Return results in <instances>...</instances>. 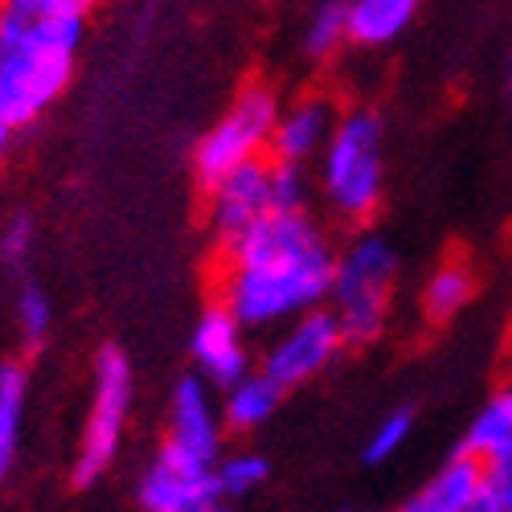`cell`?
Masks as SVG:
<instances>
[{
	"mask_svg": "<svg viewBox=\"0 0 512 512\" xmlns=\"http://www.w3.org/2000/svg\"><path fill=\"white\" fill-rule=\"evenodd\" d=\"M222 259L218 304H226L246 332L328 308L336 246L312 209H271L222 246Z\"/></svg>",
	"mask_w": 512,
	"mask_h": 512,
	"instance_id": "obj_1",
	"label": "cell"
},
{
	"mask_svg": "<svg viewBox=\"0 0 512 512\" xmlns=\"http://www.w3.org/2000/svg\"><path fill=\"white\" fill-rule=\"evenodd\" d=\"M95 0H0V119L33 127L70 87Z\"/></svg>",
	"mask_w": 512,
	"mask_h": 512,
	"instance_id": "obj_2",
	"label": "cell"
},
{
	"mask_svg": "<svg viewBox=\"0 0 512 512\" xmlns=\"http://www.w3.org/2000/svg\"><path fill=\"white\" fill-rule=\"evenodd\" d=\"M320 197L336 222L365 226L386 197V123L373 107L340 111L320 152Z\"/></svg>",
	"mask_w": 512,
	"mask_h": 512,
	"instance_id": "obj_3",
	"label": "cell"
},
{
	"mask_svg": "<svg viewBox=\"0 0 512 512\" xmlns=\"http://www.w3.org/2000/svg\"><path fill=\"white\" fill-rule=\"evenodd\" d=\"M394 283H398V250L386 234L361 230L336 250L328 308L349 345H373L386 332Z\"/></svg>",
	"mask_w": 512,
	"mask_h": 512,
	"instance_id": "obj_4",
	"label": "cell"
},
{
	"mask_svg": "<svg viewBox=\"0 0 512 512\" xmlns=\"http://www.w3.org/2000/svg\"><path fill=\"white\" fill-rule=\"evenodd\" d=\"M279 111L283 103L267 82H246L193 148V177L201 181V189H209L213 181H222L242 164L267 160Z\"/></svg>",
	"mask_w": 512,
	"mask_h": 512,
	"instance_id": "obj_5",
	"label": "cell"
},
{
	"mask_svg": "<svg viewBox=\"0 0 512 512\" xmlns=\"http://www.w3.org/2000/svg\"><path fill=\"white\" fill-rule=\"evenodd\" d=\"M132 398H136V373L123 349L103 345L95 357V381H91V410L82 422V439L74 451V484L91 488L111 472V463L123 447L127 418H132Z\"/></svg>",
	"mask_w": 512,
	"mask_h": 512,
	"instance_id": "obj_6",
	"label": "cell"
},
{
	"mask_svg": "<svg viewBox=\"0 0 512 512\" xmlns=\"http://www.w3.org/2000/svg\"><path fill=\"white\" fill-rule=\"evenodd\" d=\"M349 340L340 332L332 308H316V312H304L287 324H279L275 340L263 349V373L283 390H300L308 386L312 377H320L336 357L345 349Z\"/></svg>",
	"mask_w": 512,
	"mask_h": 512,
	"instance_id": "obj_7",
	"label": "cell"
},
{
	"mask_svg": "<svg viewBox=\"0 0 512 512\" xmlns=\"http://www.w3.org/2000/svg\"><path fill=\"white\" fill-rule=\"evenodd\" d=\"M209 381L201 373L177 377L173 394H168V426H164V451H173L189 463L213 467L222 459V435H226V418L222 402L213 398Z\"/></svg>",
	"mask_w": 512,
	"mask_h": 512,
	"instance_id": "obj_8",
	"label": "cell"
},
{
	"mask_svg": "<svg viewBox=\"0 0 512 512\" xmlns=\"http://www.w3.org/2000/svg\"><path fill=\"white\" fill-rule=\"evenodd\" d=\"M267 213H271V156L242 164L205 189V226L218 238V246L250 230Z\"/></svg>",
	"mask_w": 512,
	"mask_h": 512,
	"instance_id": "obj_9",
	"label": "cell"
},
{
	"mask_svg": "<svg viewBox=\"0 0 512 512\" xmlns=\"http://www.w3.org/2000/svg\"><path fill=\"white\" fill-rule=\"evenodd\" d=\"M189 349H193L197 373L218 390L234 386L238 377L250 373L246 328L226 304H213V308L201 312V320L193 324V336H189Z\"/></svg>",
	"mask_w": 512,
	"mask_h": 512,
	"instance_id": "obj_10",
	"label": "cell"
},
{
	"mask_svg": "<svg viewBox=\"0 0 512 512\" xmlns=\"http://www.w3.org/2000/svg\"><path fill=\"white\" fill-rule=\"evenodd\" d=\"M209 496H222L218 484H213V467L189 463L164 447L152 455V463L144 467V476L136 484V500L144 512H189Z\"/></svg>",
	"mask_w": 512,
	"mask_h": 512,
	"instance_id": "obj_11",
	"label": "cell"
},
{
	"mask_svg": "<svg viewBox=\"0 0 512 512\" xmlns=\"http://www.w3.org/2000/svg\"><path fill=\"white\" fill-rule=\"evenodd\" d=\"M336 119H340V111H336L328 99H320V95L295 99L291 107L279 111L275 136H271V160L308 168L312 160H320L324 144L332 140Z\"/></svg>",
	"mask_w": 512,
	"mask_h": 512,
	"instance_id": "obj_12",
	"label": "cell"
},
{
	"mask_svg": "<svg viewBox=\"0 0 512 512\" xmlns=\"http://www.w3.org/2000/svg\"><path fill=\"white\" fill-rule=\"evenodd\" d=\"M480 500H484V463L467 451H455L394 512H472Z\"/></svg>",
	"mask_w": 512,
	"mask_h": 512,
	"instance_id": "obj_13",
	"label": "cell"
},
{
	"mask_svg": "<svg viewBox=\"0 0 512 512\" xmlns=\"http://www.w3.org/2000/svg\"><path fill=\"white\" fill-rule=\"evenodd\" d=\"M283 386L263 373V369H250L246 377H238L234 386L222 390V418H226V431H238V435H250L267 426L283 402Z\"/></svg>",
	"mask_w": 512,
	"mask_h": 512,
	"instance_id": "obj_14",
	"label": "cell"
},
{
	"mask_svg": "<svg viewBox=\"0 0 512 512\" xmlns=\"http://www.w3.org/2000/svg\"><path fill=\"white\" fill-rule=\"evenodd\" d=\"M422 9V0H349V37L361 50H381L398 41Z\"/></svg>",
	"mask_w": 512,
	"mask_h": 512,
	"instance_id": "obj_15",
	"label": "cell"
},
{
	"mask_svg": "<svg viewBox=\"0 0 512 512\" xmlns=\"http://www.w3.org/2000/svg\"><path fill=\"white\" fill-rule=\"evenodd\" d=\"M29 406V369L21 361H0V480L13 472Z\"/></svg>",
	"mask_w": 512,
	"mask_h": 512,
	"instance_id": "obj_16",
	"label": "cell"
},
{
	"mask_svg": "<svg viewBox=\"0 0 512 512\" xmlns=\"http://www.w3.org/2000/svg\"><path fill=\"white\" fill-rule=\"evenodd\" d=\"M476 295V275L467 263H439L422 283V316L431 324L455 320Z\"/></svg>",
	"mask_w": 512,
	"mask_h": 512,
	"instance_id": "obj_17",
	"label": "cell"
},
{
	"mask_svg": "<svg viewBox=\"0 0 512 512\" xmlns=\"http://www.w3.org/2000/svg\"><path fill=\"white\" fill-rule=\"evenodd\" d=\"M459 451L476 455L480 463H488V459L512 451V398H508V390L492 394V398L476 410V418L467 422V435H463Z\"/></svg>",
	"mask_w": 512,
	"mask_h": 512,
	"instance_id": "obj_18",
	"label": "cell"
},
{
	"mask_svg": "<svg viewBox=\"0 0 512 512\" xmlns=\"http://www.w3.org/2000/svg\"><path fill=\"white\" fill-rule=\"evenodd\" d=\"M349 0H316L304 33H300V50L312 62H328L340 54V46H349Z\"/></svg>",
	"mask_w": 512,
	"mask_h": 512,
	"instance_id": "obj_19",
	"label": "cell"
},
{
	"mask_svg": "<svg viewBox=\"0 0 512 512\" xmlns=\"http://www.w3.org/2000/svg\"><path fill=\"white\" fill-rule=\"evenodd\" d=\"M267 476H271V463L259 451H234V455H222L218 463H213V484H218V492L230 504L254 496L267 484Z\"/></svg>",
	"mask_w": 512,
	"mask_h": 512,
	"instance_id": "obj_20",
	"label": "cell"
},
{
	"mask_svg": "<svg viewBox=\"0 0 512 512\" xmlns=\"http://www.w3.org/2000/svg\"><path fill=\"white\" fill-rule=\"evenodd\" d=\"M410 435H414V410H410V406H398V410H390V414H381V418L373 422L369 439H365L361 459H365L369 467L390 463V459L410 443Z\"/></svg>",
	"mask_w": 512,
	"mask_h": 512,
	"instance_id": "obj_21",
	"label": "cell"
},
{
	"mask_svg": "<svg viewBox=\"0 0 512 512\" xmlns=\"http://www.w3.org/2000/svg\"><path fill=\"white\" fill-rule=\"evenodd\" d=\"M17 328H21V340L29 349L46 345V336L54 328V304H50L46 287L33 283V279H25L17 291Z\"/></svg>",
	"mask_w": 512,
	"mask_h": 512,
	"instance_id": "obj_22",
	"label": "cell"
},
{
	"mask_svg": "<svg viewBox=\"0 0 512 512\" xmlns=\"http://www.w3.org/2000/svg\"><path fill=\"white\" fill-rule=\"evenodd\" d=\"M308 168L271 160V209H308Z\"/></svg>",
	"mask_w": 512,
	"mask_h": 512,
	"instance_id": "obj_23",
	"label": "cell"
},
{
	"mask_svg": "<svg viewBox=\"0 0 512 512\" xmlns=\"http://www.w3.org/2000/svg\"><path fill=\"white\" fill-rule=\"evenodd\" d=\"M33 242H37V222L29 218V213H13V218L0 226V263H5L9 271H25Z\"/></svg>",
	"mask_w": 512,
	"mask_h": 512,
	"instance_id": "obj_24",
	"label": "cell"
},
{
	"mask_svg": "<svg viewBox=\"0 0 512 512\" xmlns=\"http://www.w3.org/2000/svg\"><path fill=\"white\" fill-rule=\"evenodd\" d=\"M484 496L500 512H512V451H504V455L484 463Z\"/></svg>",
	"mask_w": 512,
	"mask_h": 512,
	"instance_id": "obj_25",
	"label": "cell"
},
{
	"mask_svg": "<svg viewBox=\"0 0 512 512\" xmlns=\"http://www.w3.org/2000/svg\"><path fill=\"white\" fill-rule=\"evenodd\" d=\"M13 136H17V127H9L5 119H0V164H5L9 152H13Z\"/></svg>",
	"mask_w": 512,
	"mask_h": 512,
	"instance_id": "obj_26",
	"label": "cell"
},
{
	"mask_svg": "<svg viewBox=\"0 0 512 512\" xmlns=\"http://www.w3.org/2000/svg\"><path fill=\"white\" fill-rule=\"evenodd\" d=\"M189 512H230V500H226V496H209V500L193 504Z\"/></svg>",
	"mask_w": 512,
	"mask_h": 512,
	"instance_id": "obj_27",
	"label": "cell"
},
{
	"mask_svg": "<svg viewBox=\"0 0 512 512\" xmlns=\"http://www.w3.org/2000/svg\"><path fill=\"white\" fill-rule=\"evenodd\" d=\"M472 512H500V508H496V504H492V500H488V496H484V500H480V504H476V508H472Z\"/></svg>",
	"mask_w": 512,
	"mask_h": 512,
	"instance_id": "obj_28",
	"label": "cell"
},
{
	"mask_svg": "<svg viewBox=\"0 0 512 512\" xmlns=\"http://www.w3.org/2000/svg\"><path fill=\"white\" fill-rule=\"evenodd\" d=\"M508 91H512V50H508Z\"/></svg>",
	"mask_w": 512,
	"mask_h": 512,
	"instance_id": "obj_29",
	"label": "cell"
},
{
	"mask_svg": "<svg viewBox=\"0 0 512 512\" xmlns=\"http://www.w3.org/2000/svg\"><path fill=\"white\" fill-rule=\"evenodd\" d=\"M508 365H512V336H508Z\"/></svg>",
	"mask_w": 512,
	"mask_h": 512,
	"instance_id": "obj_30",
	"label": "cell"
},
{
	"mask_svg": "<svg viewBox=\"0 0 512 512\" xmlns=\"http://www.w3.org/2000/svg\"><path fill=\"white\" fill-rule=\"evenodd\" d=\"M504 390H508V398H512V381H508V386H504Z\"/></svg>",
	"mask_w": 512,
	"mask_h": 512,
	"instance_id": "obj_31",
	"label": "cell"
},
{
	"mask_svg": "<svg viewBox=\"0 0 512 512\" xmlns=\"http://www.w3.org/2000/svg\"><path fill=\"white\" fill-rule=\"evenodd\" d=\"M353 512H369V508H353Z\"/></svg>",
	"mask_w": 512,
	"mask_h": 512,
	"instance_id": "obj_32",
	"label": "cell"
}]
</instances>
